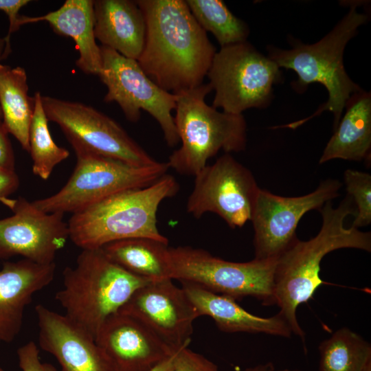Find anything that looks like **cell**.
I'll return each instance as SVG.
<instances>
[{
    "label": "cell",
    "instance_id": "cell-29",
    "mask_svg": "<svg viewBox=\"0 0 371 371\" xmlns=\"http://www.w3.org/2000/svg\"><path fill=\"white\" fill-rule=\"evenodd\" d=\"M172 371H218V369L203 355L184 346L177 351Z\"/></svg>",
    "mask_w": 371,
    "mask_h": 371
},
{
    "label": "cell",
    "instance_id": "cell-14",
    "mask_svg": "<svg viewBox=\"0 0 371 371\" xmlns=\"http://www.w3.org/2000/svg\"><path fill=\"white\" fill-rule=\"evenodd\" d=\"M0 201L13 212L0 219V259L21 256L40 264L54 262L69 238L64 214L45 213L23 197Z\"/></svg>",
    "mask_w": 371,
    "mask_h": 371
},
{
    "label": "cell",
    "instance_id": "cell-15",
    "mask_svg": "<svg viewBox=\"0 0 371 371\" xmlns=\"http://www.w3.org/2000/svg\"><path fill=\"white\" fill-rule=\"evenodd\" d=\"M118 312L139 321L174 350L188 346L199 315L181 287L172 279L139 287Z\"/></svg>",
    "mask_w": 371,
    "mask_h": 371
},
{
    "label": "cell",
    "instance_id": "cell-33",
    "mask_svg": "<svg viewBox=\"0 0 371 371\" xmlns=\"http://www.w3.org/2000/svg\"><path fill=\"white\" fill-rule=\"evenodd\" d=\"M19 183L15 170H0V200L16 192Z\"/></svg>",
    "mask_w": 371,
    "mask_h": 371
},
{
    "label": "cell",
    "instance_id": "cell-38",
    "mask_svg": "<svg viewBox=\"0 0 371 371\" xmlns=\"http://www.w3.org/2000/svg\"><path fill=\"white\" fill-rule=\"evenodd\" d=\"M0 371H4V370L0 367Z\"/></svg>",
    "mask_w": 371,
    "mask_h": 371
},
{
    "label": "cell",
    "instance_id": "cell-10",
    "mask_svg": "<svg viewBox=\"0 0 371 371\" xmlns=\"http://www.w3.org/2000/svg\"><path fill=\"white\" fill-rule=\"evenodd\" d=\"M48 121L57 124L74 150L82 149L135 166L157 161L114 120L79 102L42 95Z\"/></svg>",
    "mask_w": 371,
    "mask_h": 371
},
{
    "label": "cell",
    "instance_id": "cell-7",
    "mask_svg": "<svg viewBox=\"0 0 371 371\" xmlns=\"http://www.w3.org/2000/svg\"><path fill=\"white\" fill-rule=\"evenodd\" d=\"M74 150L77 162L66 184L56 194L32 202L39 210L74 214L120 191L148 186L169 169L166 162L135 166L85 150Z\"/></svg>",
    "mask_w": 371,
    "mask_h": 371
},
{
    "label": "cell",
    "instance_id": "cell-37",
    "mask_svg": "<svg viewBox=\"0 0 371 371\" xmlns=\"http://www.w3.org/2000/svg\"><path fill=\"white\" fill-rule=\"evenodd\" d=\"M277 371H302V370H291V369L285 368V369H282V370H277Z\"/></svg>",
    "mask_w": 371,
    "mask_h": 371
},
{
    "label": "cell",
    "instance_id": "cell-5",
    "mask_svg": "<svg viewBox=\"0 0 371 371\" xmlns=\"http://www.w3.org/2000/svg\"><path fill=\"white\" fill-rule=\"evenodd\" d=\"M63 275L56 300L65 315L94 339L103 323L150 282L123 269L101 248L82 249L76 266L66 267Z\"/></svg>",
    "mask_w": 371,
    "mask_h": 371
},
{
    "label": "cell",
    "instance_id": "cell-25",
    "mask_svg": "<svg viewBox=\"0 0 371 371\" xmlns=\"http://www.w3.org/2000/svg\"><path fill=\"white\" fill-rule=\"evenodd\" d=\"M319 371H371V345L348 328L337 330L318 347Z\"/></svg>",
    "mask_w": 371,
    "mask_h": 371
},
{
    "label": "cell",
    "instance_id": "cell-2",
    "mask_svg": "<svg viewBox=\"0 0 371 371\" xmlns=\"http://www.w3.org/2000/svg\"><path fill=\"white\" fill-rule=\"evenodd\" d=\"M352 198L347 195L337 207L331 201L319 210L322 224L313 238L302 241L297 238L276 260L274 295L278 314L286 322L292 333L305 346V333L297 319V307L311 299L317 289L325 284L319 276L320 265L330 252L343 248L371 251V234L344 227L345 219L356 214Z\"/></svg>",
    "mask_w": 371,
    "mask_h": 371
},
{
    "label": "cell",
    "instance_id": "cell-27",
    "mask_svg": "<svg viewBox=\"0 0 371 371\" xmlns=\"http://www.w3.org/2000/svg\"><path fill=\"white\" fill-rule=\"evenodd\" d=\"M34 109L29 130V153L32 159V172L43 180L50 177L54 167L68 158L69 152L53 140L48 127L42 95H34Z\"/></svg>",
    "mask_w": 371,
    "mask_h": 371
},
{
    "label": "cell",
    "instance_id": "cell-18",
    "mask_svg": "<svg viewBox=\"0 0 371 371\" xmlns=\"http://www.w3.org/2000/svg\"><path fill=\"white\" fill-rule=\"evenodd\" d=\"M56 264L28 259L5 262L0 270V342L12 341L19 333L23 313L34 293L54 280Z\"/></svg>",
    "mask_w": 371,
    "mask_h": 371
},
{
    "label": "cell",
    "instance_id": "cell-32",
    "mask_svg": "<svg viewBox=\"0 0 371 371\" xmlns=\"http://www.w3.org/2000/svg\"><path fill=\"white\" fill-rule=\"evenodd\" d=\"M9 133L0 117V170H15V157Z\"/></svg>",
    "mask_w": 371,
    "mask_h": 371
},
{
    "label": "cell",
    "instance_id": "cell-36",
    "mask_svg": "<svg viewBox=\"0 0 371 371\" xmlns=\"http://www.w3.org/2000/svg\"><path fill=\"white\" fill-rule=\"evenodd\" d=\"M5 47V39L4 38H0V63L1 60L7 58L4 54ZM0 117L2 118V113H1V108H0Z\"/></svg>",
    "mask_w": 371,
    "mask_h": 371
},
{
    "label": "cell",
    "instance_id": "cell-24",
    "mask_svg": "<svg viewBox=\"0 0 371 371\" xmlns=\"http://www.w3.org/2000/svg\"><path fill=\"white\" fill-rule=\"evenodd\" d=\"M0 108L9 134L29 153V130L34 113V97L28 95L25 70L0 63Z\"/></svg>",
    "mask_w": 371,
    "mask_h": 371
},
{
    "label": "cell",
    "instance_id": "cell-6",
    "mask_svg": "<svg viewBox=\"0 0 371 371\" xmlns=\"http://www.w3.org/2000/svg\"><path fill=\"white\" fill-rule=\"evenodd\" d=\"M209 83L176 93L177 131L181 142L166 162L169 168L195 176L221 150L240 152L246 146L247 125L243 115L220 112L208 105Z\"/></svg>",
    "mask_w": 371,
    "mask_h": 371
},
{
    "label": "cell",
    "instance_id": "cell-11",
    "mask_svg": "<svg viewBox=\"0 0 371 371\" xmlns=\"http://www.w3.org/2000/svg\"><path fill=\"white\" fill-rule=\"evenodd\" d=\"M100 47L102 68L98 76L107 88L104 101L117 103L126 119L133 122L139 120L141 110L148 112L160 125L167 144L175 146L179 142L172 115L176 109V94L155 83L137 60L109 47Z\"/></svg>",
    "mask_w": 371,
    "mask_h": 371
},
{
    "label": "cell",
    "instance_id": "cell-16",
    "mask_svg": "<svg viewBox=\"0 0 371 371\" xmlns=\"http://www.w3.org/2000/svg\"><path fill=\"white\" fill-rule=\"evenodd\" d=\"M38 344L61 371H117L94 337L65 314L38 304Z\"/></svg>",
    "mask_w": 371,
    "mask_h": 371
},
{
    "label": "cell",
    "instance_id": "cell-28",
    "mask_svg": "<svg viewBox=\"0 0 371 371\" xmlns=\"http://www.w3.org/2000/svg\"><path fill=\"white\" fill-rule=\"evenodd\" d=\"M344 180L349 195L356 204V214L352 227H359L371 223V175L369 173L347 169Z\"/></svg>",
    "mask_w": 371,
    "mask_h": 371
},
{
    "label": "cell",
    "instance_id": "cell-26",
    "mask_svg": "<svg viewBox=\"0 0 371 371\" xmlns=\"http://www.w3.org/2000/svg\"><path fill=\"white\" fill-rule=\"evenodd\" d=\"M199 25L212 33L222 47L247 41V25L236 17L221 0H186Z\"/></svg>",
    "mask_w": 371,
    "mask_h": 371
},
{
    "label": "cell",
    "instance_id": "cell-22",
    "mask_svg": "<svg viewBox=\"0 0 371 371\" xmlns=\"http://www.w3.org/2000/svg\"><path fill=\"white\" fill-rule=\"evenodd\" d=\"M345 108L346 111L328 142L319 159V164L335 159H370V92L361 89L354 93Z\"/></svg>",
    "mask_w": 371,
    "mask_h": 371
},
{
    "label": "cell",
    "instance_id": "cell-21",
    "mask_svg": "<svg viewBox=\"0 0 371 371\" xmlns=\"http://www.w3.org/2000/svg\"><path fill=\"white\" fill-rule=\"evenodd\" d=\"M93 6L92 0H67L58 10L43 16L21 15L20 25L47 22L55 32L74 41L79 53L76 61L77 67L86 74L99 76L102 57L94 34Z\"/></svg>",
    "mask_w": 371,
    "mask_h": 371
},
{
    "label": "cell",
    "instance_id": "cell-8",
    "mask_svg": "<svg viewBox=\"0 0 371 371\" xmlns=\"http://www.w3.org/2000/svg\"><path fill=\"white\" fill-rule=\"evenodd\" d=\"M168 256L172 280L192 282L236 300L250 296L265 306L276 304L277 259L231 262L189 246L169 247Z\"/></svg>",
    "mask_w": 371,
    "mask_h": 371
},
{
    "label": "cell",
    "instance_id": "cell-34",
    "mask_svg": "<svg viewBox=\"0 0 371 371\" xmlns=\"http://www.w3.org/2000/svg\"><path fill=\"white\" fill-rule=\"evenodd\" d=\"M179 350H176L170 356H169L166 359L160 362L159 364H157L155 367H154L150 371H172L175 355Z\"/></svg>",
    "mask_w": 371,
    "mask_h": 371
},
{
    "label": "cell",
    "instance_id": "cell-12",
    "mask_svg": "<svg viewBox=\"0 0 371 371\" xmlns=\"http://www.w3.org/2000/svg\"><path fill=\"white\" fill-rule=\"evenodd\" d=\"M259 189L252 173L225 153L194 176L187 212L196 218L215 213L230 227H241L251 219Z\"/></svg>",
    "mask_w": 371,
    "mask_h": 371
},
{
    "label": "cell",
    "instance_id": "cell-1",
    "mask_svg": "<svg viewBox=\"0 0 371 371\" xmlns=\"http://www.w3.org/2000/svg\"><path fill=\"white\" fill-rule=\"evenodd\" d=\"M146 24L137 62L163 89L176 94L203 84L216 52L183 0H138Z\"/></svg>",
    "mask_w": 371,
    "mask_h": 371
},
{
    "label": "cell",
    "instance_id": "cell-13",
    "mask_svg": "<svg viewBox=\"0 0 371 371\" xmlns=\"http://www.w3.org/2000/svg\"><path fill=\"white\" fill-rule=\"evenodd\" d=\"M341 186L339 181L329 179L312 192L294 197L260 188L250 219L254 231V258L277 259L297 238L295 231L302 216L337 197Z\"/></svg>",
    "mask_w": 371,
    "mask_h": 371
},
{
    "label": "cell",
    "instance_id": "cell-4",
    "mask_svg": "<svg viewBox=\"0 0 371 371\" xmlns=\"http://www.w3.org/2000/svg\"><path fill=\"white\" fill-rule=\"evenodd\" d=\"M179 188L175 178L166 174L148 186L115 193L72 214L69 238L82 249L131 238L168 243L157 227V212L161 201L175 196Z\"/></svg>",
    "mask_w": 371,
    "mask_h": 371
},
{
    "label": "cell",
    "instance_id": "cell-30",
    "mask_svg": "<svg viewBox=\"0 0 371 371\" xmlns=\"http://www.w3.org/2000/svg\"><path fill=\"white\" fill-rule=\"evenodd\" d=\"M17 357L22 371H56L52 365L41 362L39 350L34 341L21 346L17 350Z\"/></svg>",
    "mask_w": 371,
    "mask_h": 371
},
{
    "label": "cell",
    "instance_id": "cell-3",
    "mask_svg": "<svg viewBox=\"0 0 371 371\" xmlns=\"http://www.w3.org/2000/svg\"><path fill=\"white\" fill-rule=\"evenodd\" d=\"M357 3H351L348 12L321 40L312 45L295 42L290 49L268 47V57L280 68L293 70L297 75L293 87L303 92L311 83H320L328 93V100L308 117L273 128L295 129L324 111L334 115V128L337 126L345 106L361 88L348 76L343 56L346 45L357 33L359 27L368 20L366 14L359 12Z\"/></svg>",
    "mask_w": 371,
    "mask_h": 371
},
{
    "label": "cell",
    "instance_id": "cell-19",
    "mask_svg": "<svg viewBox=\"0 0 371 371\" xmlns=\"http://www.w3.org/2000/svg\"><path fill=\"white\" fill-rule=\"evenodd\" d=\"M180 282L199 317H210L223 332L264 333L282 337L292 335L288 324L278 313L270 317L256 316L245 310L231 297L192 282Z\"/></svg>",
    "mask_w": 371,
    "mask_h": 371
},
{
    "label": "cell",
    "instance_id": "cell-20",
    "mask_svg": "<svg viewBox=\"0 0 371 371\" xmlns=\"http://www.w3.org/2000/svg\"><path fill=\"white\" fill-rule=\"evenodd\" d=\"M95 37L104 46L137 60L144 49L146 24L136 1H94Z\"/></svg>",
    "mask_w": 371,
    "mask_h": 371
},
{
    "label": "cell",
    "instance_id": "cell-9",
    "mask_svg": "<svg viewBox=\"0 0 371 371\" xmlns=\"http://www.w3.org/2000/svg\"><path fill=\"white\" fill-rule=\"evenodd\" d=\"M206 76L215 91L212 106L241 115L248 109L269 104L282 72L273 60L245 41L221 47Z\"/></svg>",
    "mask_w": 371,
    "mask_h": 371
},
{
    "label": "cell",
    "instance_id": "cell-17",
    "mask_svg": "<svg viewBox=\"0 0 371 371\" xmlns=\"http://www.w3.org/2000/svg\"><path fill=\"white\" fill-rule=\"evenodd\" d=\"M95 341L117 371H150L177 350L139 321L120 312L103 323Z\"/></svg>",
    "mask_w": 371,
    "mask_h": 371
},
{
    "label": "cell",
    "instance_id": "cell-23",
    "mask_svg": "<svg viewBox=\"0 0 371 371\" xmlns=\"http://www.w3.org/2000/svg\"><path fill=\"white\" fill-rule=\"evenodd\" d=\"M168 248V243L148 238L119 240L101 247L116 264L150 282L172 279Z\"/></svg>",
    "mask_w": 371,
    "mask_h": 371
},
{
    "label": "cell",
    "instance_id": "cell-31",
    "mask_svg": "<svg viewBox=\"0 0 371 371\" xmlns=\"http://www.w3.org/2000/svg\"><path fill=\"white\" fill-rule=\"evenodd\" d=\"M29 2V0H0V10L6 14L9 19L8 33L4 37L5 41V54L8 56L11 52V34L21 27L20 19L21 15L19 14V11L21 8L26 5Z\"/></svg>",
    "mask_w": 371,
    "mask_h": 371
},
{
    "label": "cell",
    "instance_id": "cell-35",
    "mask_svg": "<svg viewBox=\"0 0 371 371\" xmlns=\"http://www.w3.org/2000/svg\"><path fill=\"white\" fill-rule=\"evenodd\" d=\"M244 371H275V366L272 362H267L247 368Z\"/></svg>",
    "mask_w": 371,
    "mask_h": 371
}]
</instances>
